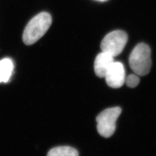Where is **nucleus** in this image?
Returning <instances> with one entry per match:
<instances>
[{
  "label": "nucleus",
  "mask_w": 156,
  "mask_h": 156,
  "mask_svg": "<svg viewBox=\"0 0 156 156\" xmlns=\"http://www.w3.org/2000/svg\"><path fill=\"white\" fill-rule=\"evenodd\" d=\"M114 61V57L102 51L95 58L94 62L95 73L100 78H104L106 72Z\"/></svg>",
  "instance_id": "423d86ee"
},
{
  "label": "nucleus",
  "mask_w": 156,
  "mask_h": 156,
  "mask_svg": "<svg viewBox=\"0 0 156 156\" xmlns=\"http://www.w3.org/2000/svg\"><path fill=\"white\" fill-rule=\"evenodd\" d=\"M140 79L138 75L136 74H131L125 79V82L128 87L134 88L138 85L140 83Z\"/></svg>",
  "instance_id": "1a4fd4ad"
},
{
  "label": "nucleus",
  "mask_w": 156,
  "mask_h": 156,
  "mask_svg": "<svg viewBox=\"0 0 156 156\" xmlns=\"http://www.w3.org/2000/svg\"><path fill=\"white\" fill-rule=\"evenodd\" d=\"M51 17L42 12L33 17L26 26L23 34V41L27 45H33L44 35L51 24Z\"/></svg>",
  "instance_id": "f257e3e1"
},
{
  "label": "nucleus",
  "mask_w": 156,
  "mask_h": 156,
  "mask_svg": "<svg viewBox=\"0 0 156 156\" xmlns=\"http://www.w3.org/2000/svg\"><path fill=\"white\" fill-rule=\"evenodd\" d=\"M122 112L120 107L108 108L97 117V128L98 133L105 138H109L116 130V123Z\"/></svg>",
  "instance_id": "7ed1b4c3"
},
{
  "label": "nucleus",
  "mask_w": 156,
  "mask_h": 156,
  "mask_svg": "<svg viewBox=\"0 0 156 156\" xmlns=\"http://www.w3.org/2000/svg\"><path fill=\"white\" fill-rule=\"evenodd\" d=\"M47 156H79V153L71 147L59 146L51 149Z\"/></svg>",
  "instance_id": "6e6552de"
},
{
  "label": "nucleus",
  "mask_w": 156,
  "mask_h": 156,
  "mask_svg": "<svg viewBox=\"0 0 156 156\" xmlns=\"http://www.w3.org/2000/svg\"><path fill=\"white\" fill-rule=\"evenodd\" d=\"M128 40L127 34L121 30H116L108 34L102 41L101 49L102 51L116 57L120 55Z\"/></svg>",
  "instance_id": "20e7f679"
},
{
  "label": "nucleus",
  "mask_w": 156,
  "mask_h": 156,
  "mask_svg": "<svg viewBox=\"0 0 156 156\" xmlns=\"http://www.w3.org/2000/svg\"><path fill=\"white\" fill-rule=\"evenodd\" d=\"M106 83L114 89L121 87L126 79V73L123 64L114 62L105 75Z\"/></svg>",
  "instance_id": "39448f33"
},
{
  "label": "nucleus",
  "mask_w": 156,
  "mask_h": 156,
  "mask_svg": "<svg viewBox=\"0 0 156 156\" xmlns=\"http://www.w3.org/2000/svg\"><path fill=\"white\" fill-rule=\"evenodd\" d=\"M100 1H105V0H100Z\"/></svg>",
  "instance_id": "9d476101"
},
{
  "label": "nucleus",
  "mask_w": 156,
  "mask_h": 156,
  "mask_svg": "<svg viewBox=\"0 0 156 156\" xmlns=\"http://www.w3.org/2000/svg\"><path fill=\"white\" fill-rule=\"evenodd\" d=\"M129 66L138 76H144L150 72L151 66V50L145 44H139L132 51L129 58Z\"/></svg>",
  "instance_id": "f03ea898"
},
{
  "label": "nucleus",
  "mask_w": 156,
  "mask_h": 156,
  "mask_svg": "<svg viewBox=\"0 0 156 156\" xmlns=\"http://www.w3.org/2000/svg\"><path fill=\"white\" fill-rule=\"evenodd\" d=\"M14 66L9 58L0 60V83L8 82L11 77Z\"/></svg>",
  "instance_id": "0eeeda50"
}]
</instances>
